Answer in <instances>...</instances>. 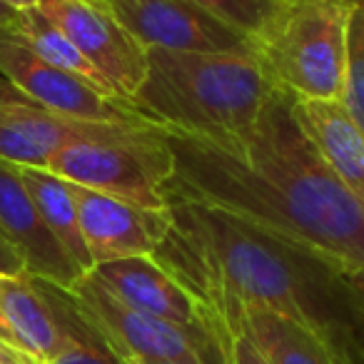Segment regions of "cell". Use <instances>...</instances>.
Listing matches in <instances>:
<instances>
[{
    "instance_id": "6da1fadb",
    "label": "cell",
    "mask_w": 364,
    "mask_h": 364,
    "mask_svg": "<svg viewBox=\"0 0 364 364\" xmlns=\"http://www.w3.org/2000/svg\"><path fill=\"white\" fill-rule=\"evenodd\" d=\"M170 200L218 208L349 274L364 272V205L299 130L274 92L252 127L228 137L167 132Z\"/></svg>"
},
{
    "instance_id": "7a4b0ae2",
    "label": "cell",
    "mask_w": 364,
    "mask_h": 364,
    "mask_svg": "<svg viewBox=\"0 0 364 364\" xmlns=\"http://www.w3.org/2000/svg\"><path fill=\"white\" fill-rule=\"evenodd\" d=\"M167 218L152 257L208 309L228 344L240 309L264 307L317 332L342 364H364V317L342 272L225 210L170 200Z\"/></svg>"
},
{
    "instance_id": "3957f363",
    "label": "cell",
    "mask_w": 364,
    "mask_h": 364,
    "mask_svg": "<svg viewBox=\"0 0 364 364\" xmlns=\"http://www.w3.org/2000/svg\"><path fill=\"white\" fill-rule=\"evenodd\" d=\"M274 92L250 43L218 53L147 48V75L132 105L167 132L228 137L252 127Z\"/></svg>"
},
{
    "instance_id": "277c9868",
    "label": "cell",
    "mask_w": 364,
    "mask_h": 364,
    "mask_svg": "<svg viewBox=\"0 0 364 364\" xmlns=\"http://www.w3.org/2000/svg\"><path fill=\"white\" fill-rule=\"evenodd\" d=\"M362 0H282L250 48L292 100H339L349 31Z\"/></svg>"
},
{
    "instance_id": "5b68a950",
    "label": "cell",
    "mask_w": 364,
    "mask_h": 364,
    "mask_svg": "<svg viewBox=\"0 0 364 364\" xmlns=\"http://www.w3.org/2000/svg\"><path fill=\"white\" fill-rule=\"evenodd\" d=\"M46 170L58 177L112 195L142 210L165 213L170 208L172 152L167 130L160 125L127 140L75 142L48 162Z\"/></svg>"
},
{
    "instance_id": "8992f818",
    "label": "cell",
    "mask_w": 364,
    "mask_h": 364,
    "mask_svg": "<svg viewBox=\"0 0 364 364\" xmlns=\"http://www.w3.org/2000/svg\"><path fill=\"white\" fill-rule=\"evenodd\" d=\"M68 292L117 357L167 364H230V349L218 334L137 312L112 297L90 274L77 279Z\"/></svg>"
},
{
    "instance_id": "52a82bcc",
    "label": "cell",
    "mask_w": 364,
    "mask_h": 364,
    "mask_svg": "<svg viewBox=\"0 0 364 364\" xmlns=\"http://www.w3.org/2000/svg\"><path fill=\"white\" fill-rule=\"evenodd\" d=\"M0 75L23 97L63 117L87 122H115V125L152 122L130 102L105 95L82 82L80 77L38 58L8 28L0 31Z\"/></svg>"
},
{
    "instance_id": "ba28073f",
    "label": "cell",
    "mask_w": 364,
    "mask_h": 364,
    "mask_svg": "<svg viewBox=\"0 0 364 364\" xmlns=\"http://www.w3.org/2000/svg\"><path fill=\"white\" fill-rule=\"evenodd\" d=\"M155 127L115 125V122H87L63 117L23 97L6 80L0 85V160L18 167H43L68 145L75 142H112L127 140Z\"/></svg>"
},
{
    "instance_id": "9c48e42d",
    "label": "cell",
    "mask_w": 364,
    "mask_h": 364,
    "mask_svg": "<svg viewBox=\"0 0 364 364\" xmlns=\"http://www.w3.org/2000/svg\"><path fill=\"white\" fill-rule=\"evenodd\" d=\"M38 11L100 70L117 97L132 105L147 75V48L137 43L102 0H38Z\"/></svg>"
},
{
    "instance_id": "30bf717a",
    "label": "cell",
    "mask_w": 364,
    "mask_h": 364,
    "mask_svg": "<svg viewBox=\"0 0 364 364\" xmlns=\"http://www.w3.org/2000/svg\"><path fill=\"white\" fill-rule=\"evenodd\" d=\"M122 28L145 48L218 53L247 46L188 0H102Z\"/></svg>"
},
{
    "instance_id": "8fae6325",
    "label": "cell",
    "mask_w": 364,
    "mask_h": 364,
    "mask_svg": "<svg viewBox=\"0 0 364 364\" xmlns=\"http://www.w3.org/2000/svg\"><path fill=\"white\" fill-rule=\"evenodd\" d=\"M73 198L92 267L115 259L152 255L170 225L167 210L165 213L142 210L120 198L80 185H73Z\"/></svg>"
},
{
    "instance_id": "7c38bea8",
    "label": "cell",
    "mask_w": 364,
    "mask_h": 364,
    "mask_svg": "<svg viewBox=\"0 0 364 364\" xmlns=\"http://www.w3.org/2000/svg\"><path fill=\"white\" fill-rule=\"evenodd\" d=\"M87 274L127 307L137 309L142 314H150V317L165 319V322L180 324V327L208 329V332L218 334L225 347L230 349V344L220 334L218 324L213 322L208 309L152 255L95 264Z\"/></svg>"
},
{
    "instance_id": "4fadbf2b",
    "label": "cell",
    "mask_w": 364,
    "mask_h": 364,
    "mask_svg": "<svg viewBox=\"0 0 364 364\" xmlns=\"http://www.w3.org/2000/svg\"><path fill=\"white\" fill-rule=\"evenodd\" d=\"M0 235L21 255L31 277L73 289L85 274L48 230L23 182L21 167L0 160Z\"/></svg>"
},
{
    "instance_id": "5bb4252c",
    "label": "cell",
    "mask_w": 364,
    "mask_h": 364,
    "mask_svg": "<svg viewBox=\"0 0 364 364\" xmlns=\"http://www.w3.org/2000/svg\"><path fill=\"white\" fill-rule=\"evenodd\" d=\"M299 130L332 175L364 205V132L339 100H292Z\"/></svg>"
},
{
    "instance_id": "9a60e30c",
    "label": "cell",
    "mask_w": 364,
    "mask_h": 364,
    "mask_svg": "<svg viewBox=\"0 0 364 364\" xmlns=\"http://www.w3.org/2000/svg\"><path fill=\"white\" fill-rule=\"evenodd\" d=\"M0 324L23 352L43 364L60 352L65 339L46 294L41 292L36 277L28 272H0Z\"/></svg>"
},
{
    "instance_id": "2e32d148",
    "label": "cell",
    "mask_w": 364,
    "mask_h": 364,
    "mask_svg": "<svg viewBox=\"0 0 364 364\" xmlns=\"http://www.w3.org/2000/svg\"><path fill=\"white\" fill-rule=\"evenodd\" d=\"M269 364H342L317 332L264 307H245L232 324Z\"/></svg>"
},
{
    "instance_id": "e0dca14e",
    "label": "cell",
    "mask_w": 364,
    "mask_h": 364,
    "mask_svg": "<svg viewBox=\"0 0 364 364\" xmlns=\"http://www.w3.org/2000/svg\"><path fill=\"white\" fill-rule=\"evenodd\" d=\"M21 175L38 213H41L43 223L55 235V240L63 245L68 257L77 264V269L82 274H87L92 269V262L85 242H82L73 185L68 180H63V177H58L55 172L43 170V167H21Z\"/></svg>"
},
{
    "instance_id": "ac0fdd59",
    "label": "cell",
    "mask_w": 364,
    "mask_h": 364,
    "mask_svg": "<svg viewBox=\"0 0 364 364\" xmlns=\"http://www.w3.org/2000/svg\"><path fill=\"white\" fill-rule=\"evenodd\" d=\"M8 31H11L21 43H26V46L31 48L38 58H43L46 63H50V65L60 68V70L70 73V75H75V77H80L82 82L92 85L95 90L105 92V95L117 97L115 90L110 87V82L100 75V70H97V68L92 65L75 46H73L70 38H68L58 26H53L38 8L18 11L16 21L8 26Z\"/></svg>"
},
{
    "instance_id": "d6986e66",
    "label": "cell",
    "mask_w": 364,
    "mask_h": 364,
    "mask_svg": "<svg viewBox=\"0 0 364 364\" xmlns=\"http://www.w3.org/2000/svg\"><path fill=\"white\" fill-rule=\"evenodd\" d=\"M38 287L46 294L53 314L63 329V347L48 364H125L117 357L115 349L107 344V339L95 329V324L80 312L75 297L68 289L50 284L46 279H38Z\"/></svg>"
},
{
    "instance_id": "ffe728a7",
    "label": "cell",
    "mask_w": 364,
    "mask_h": 364,
    "mask_svg": "<svg viewBox=\"0 0 364 364\" xmlns=\"http://www.w3.org/2000/svg\"><path fill=\"white\" fill-rule=\"evenodd\" d=\"M245 41H255L282 0H188Z\"/></svg>"
},
{
    "instance_id": "44dd1931",
    "label": "cell",
    "mask_w": 364,
    "mask_h": 364,
    "mask_svg": "<svg viewBox=\"0 0 364 364\" xmlns=\"http://www.w3.org/2000/svg\"><path fill=\"white\" fill-rule=\"evenodd\" d=\"M339 102L347 107L352 120L364 132V0L354 11L352 31H349V58L347 73H344V85Z\"/></svg>"
},
{
    "instance_id": "7402d4cb",
    "label": "cell",
    "mask_w": 364,
    "mask_h": 364,
    "mask_svg": "<svg viewBox=\"0 0 364 364\" xmlns=\"http://www.w3.org/2000/svg\"><path fill=\"white\" fill-rule=\"evenodd\" d=\"M230 364H269V362L242 332H235L232 344H230Z\"/></svg>"
},
{
    "instance_id": "603a6c76",
    "label": "cell",
    "mask_w": 364,
    "mask_h": 364,
    "mask_svg": "<svg viewBox=\"0 0 364 364\" xmlns=\"http://www.w3.org/2000/svg\"><path fill=\"white\" fill-rule=\"evenodd\" d=\"M0 272L3 274H23L26 264H23L21 255L13 250V245L0 235Z\"/></svg>"
},
{
    "instance_id": "cb8c5ba5",
    "label": "cell",
    "mask_w": 364,
    "mask_h": 364,
    "mask_svg": "<svg viewBox=\"0 0 364 364\" xmlns=\"http://www.w3.org/2000/svg\"><path fill=\"white\" fill-rule=\"evenodd\" d=\"M0 364H43V362H38L36 357L23 352L21 347H16V344L6 342V339L0 337Z\"/></svg>"
},
{
    "instance_id": "d4e9b609",
    "label": "cell",
    "mask_w": 364,
    "mask_h": 364,
    "mask_svg": "<svg viewBox=\"0 0 364 364\" xmlns=\"http://www.w3.org/2000/svg\"><path fill=\"white\" fill-rule=\"evenodd\" d=\"M347 282H349V289H352L354 299H357L359 312H362V317H364V272L362 274H349Z\"/></svg>"
},
{
    "instance_id": "484cf974",
    "label": "cell",
    "mask_w": 364,
    "mask_h": 364,
    "mask_svg": "<svg viewBox=\"0 0 364 364\" xmlns=\"http://www.w3.org/2000/svg\"><path fill=\"white\" fill-rule=\"evenodd\" d=\"M16 16H18L16 8L6 6V3H0V31H3V28L11 26V23L16 21Z\"/></svg>"
},
{
    "instance_id": "4316f807",
    "label": "cell",
    "mask_w": 364,
    "mask_h": 364,
    "mask_svg": "<svg viewBox=\"0 0 364 364\" xmlns=\"http://www.w3.org/2000/svg\"><path fill=\"white\" fill-rule=\"evenodd\" d=\"M0 3H6V6L16 8V11H26V8H36L38 0H0Z\"/></svg>"
},
{
    "instance_id": "83f0119b",
    "label": "cell",
    "mask_w": 364,
    "mask_h": 364,
    "mask_svg": "<svg viewBox=\"0 0 364 364\" xmlns=\"http://www.w3.org/2000/svg\"><path fill=\"white\" fill-rule=\"evenodd\" d=\"M0 337H3V339H6V342H11V344H16V342H13V339H11V334H8V329H6V327H3V324H0ZM16 347H18V344H16Z\"/></svg>"
},
{
    "instance_id": "f1b7e54d",
    "label": "cell",
    "mask_w": 364,
    "mask_h": 364,
    "mask_svg": "<svg viewBox=\"0 0 364 364\" xmlns=\"http://www.w3.org/2000/svg\"><path fill=\"white\" fill-rule=\"evenodd\" d=\"M122 362H125V364H140V362H137V359H132V357H125V359H122Z\"/></svg>"
}]
</instances>
